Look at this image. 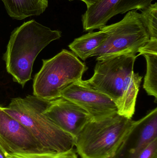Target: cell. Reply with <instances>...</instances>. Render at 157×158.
I'll return each mask as SVG.
<instances>
[{"mask_svg":"<svg viewBox=\"0 0 157 158\" xmlns=\"http://www.w3.org/2000/svg\"><path fill=\"white\" fill-rule=\"evenodd\" d=\"M138 52L140 54L137 56L145 54L157 55V39H149L147 43L139 49Z\"/></svg>","mask_w":157,"mask_h":158,"instance_id":"ac0fdd59","label":"cell"},{"mask_svg":"<svg viewBox=\"0 0 157 158\" xmlns=\"http://www.w3.org/2000/svg\"><path fill=\"white\" fill-rule=\"evenodd\" d=\"M42 113L61 130L75 138L91 119L84 110L62 97L49 101Z\"/></svg>","mask_w":157,"mask_h":158,"instance_id":"30bf717a","label":"cell"},{"mask_svg":"<svg viewBox=\"0 0 157 158\" xmlns=\"http://www.w3.org/2000/svg\"><path fill=\"white\" fill-rule=\"evenodd\" d=\"M49 102L28 95L12 98L8 106H0V108L24 125L46 152H62L74 148L75 138L42 113Z\"/></svg>","mask_w":157,"mask_h":158,"instance_id":"7a4b0ae2","label":"cell"},{"mask_svg":"<svg viewBox=\"0 0 157 158\" xmlns=\"http://www.w3.org/2000/svg\"><path fill=\"white\" fill-rule=\"evenodd\" d=\"M7 158H78L76 151L73 148L62 152H39V153H6Z\"/></svg>","mask_w":157,"mask_h":158,"instance_id":"2e32d148","label":"cell"},{"mask_svg":"<svg viewBox=\"0 0 157 158\" xmlns=\"http://www.w3.org/2000/svg\"><path fill=\"white\" fill-rule=\"evenodd\" d=\"M0 145L9 154L46 152L24 125L1 108Z\"/></svg>","mask_w":157,"mask_h":158,"instance_id":"ba28073f","label":"cell"},{"mask_svg":"<svg viewBox=\"0 0 157 158\" xmlns=\"http://www.w3.org/2000/svg\"><path fill=\"white\" fill-rule=\"evenodd\" d=\"M100 30L106 33L107 37L90 56H98L97 61L135 55L150 39L137 10L129 11L120 21L104 26Z\"/></svg>","mask_w":157,"mask_h":158,"instance_id":"8992f818","label":"cell"},{"mask_svg":"<svg viewBox=\"0 0 157 158\" xmlns=\"http://www.w3.org/2000/svg\"><path fill=\"white\" fill-rule=\"evenodd\" d=\"M6 152L0 145V158H7L6 155Z\"/></svg>","mask_w":157,"mask_h":158,"instance_id":"ffe728a7","label":"cell"},{"mask_svg":"<svg viewBox=\"0 0 157 158\" xmlns=\"http://www.w3.org/2000/svg\"><path fill=\"white\" fill-rule=\"evenodd\" d=\"M157 139V108L133 125L125 141L112 158L134 156Z\"/></svg>","mask_w":157,"mask_h":158,"instance_id":"8fae6325","label":"cell"},{"mask_svg":"<svg viewBox=\"0 0 157 158\" xmlns=\"http://www.w3.org/2000/svg\"><path fill=\"white\" fill-rule=\"evenodd\" d=\"M128 158H157V139L135 156Z\"/></svg>","mask_w":157,"mask_h":158,"instance_id":"e0dca14e","label":"cell"},{"mask_svg":"<svg viewBox=\"0 0 157 158\" xmlns=\"http://www.w3.org/2000/svg\"><path fill=\"white\" fill-rule=\"evenodd\" d=\"M88 69L74 54L66 50L50 59H42L41 69L33 80V95L48 101L60 98L65 88L82 80Z\"/></svg>","mask_w":157,"mask_h":158,"instance_id":"277c9868","label":"cell"},{"mask_svg":"<svg viewBox=\"0 0 157 158\" xmlns=\"http://www.w3.org/2000/svg\"><path fill=\"white\" fill-rule=\"evenodd\" d=\"M154 0H99L87 8L82 15L85 31L100 29L108 21L119 14L132 10H142L152 4Z\"/></svg>","mask_w":157,"mask_h":158,"instance_id":"9c48e42d","label":"cell"},{"mask_svg":"<svg viewBox=\"0 0 157 158\" xmlns=\"http://www.w3.org/2000/svg\"><path fill=\"white\" fill-rule=\"evenodd\" d=\"M8 15L13 19L22 20L42 14L49 0H2Z\"/></svg>","mask_w":157,"mask_h":158,"instance_id":"7c38bea8","label":"cell"},{"mask_svg":"<svg viewBox=\"0 0 157 158\" xmlns=\"http://www.w3.org/2000/svg\"><path fill=\"white\" fill-rule=\"evenodd\" d=\"M147 62V72L143 88L147 94L154 96L157 101V55L145 54Z\"/></svg>","mask_w":157,"mask_h":158,"instance_id":"5bb4252c","label":"cell"},{"mask_svg":"<svg viewBox=\"0 0 157 158\" xmlns=\"http://www.w3.org/2000/svg\"><path fill=\"white\" fill-rule=\"evenodd\" d=\"M69 1H73L74 0H68ZM78 1H81L84 3L86 5L87 8L91 6L96 3V2L99 1V0H78Z\"/></svg>","mask_w":157,"mask_h":158,"instance_id":"d6986e66","label":"cell"},{"mask_svg":"<svg viewBox=\"0 0 157 158\" xmlns=\"http://www.w3.org/2000/svg\"><path fill=\"white\" fill-rule=\"evenodd\" d=\"M61 33L34 19L16 28L3 56L6 71L13 81L24 87L31 79L33 64L39 54L51 42L60 39Z\"/></svg>","mask_w":157,"mask_h":158,"instance_id":"6da1fadb","label":"cell"},{"mask_svg":"<svg viewBox=\"0 0 157 158\" xmlns=\"http://www.w3.org/2000/svg\"><path fill=\"white\" fill-rule=\"evenodd\" d=\"M140 17L150 39H157V3L141 10Z\"/></svg>","mask_w":157,"mask_h":158,"instance_id":"9a60e30c","label":"cell"},{"mask_svg":"<svg viewBox=\"0 0 157 158\" xmlns=\"http://www.w3.org/2000/svg\"><path fill=\"white\" fill-rule=\"evenodd\" d=\"M135 55H122L97 61L91 78L84 81L111 98L121 115L129 89L138 73L134 72Z\"/></svg>","mask_w":157,"mask_h":158,"instance_id":"5b68a950","label":"cell"},{"mask_svg":"<svg viewBox=\"0 0 157 158\" xmlns=\"http://www.w3.org/2000/svg\"><path fill=\"white\" fill-rule=\"evenodd\" d=\"M107 37V34L101 30L89 31L75 39L68 47L76 56L85 61L102 44Z\"/></svg>","mask_w":157,"mask_h":158,"instance_id":"4fadbf2b","label":"cell"},{"mask_svg":"<svg viewBox=\"0 0 157 158\" xmlns=\"http://www.w3.org/2000/svg\"><path fill=\"white\" fill-rule=\"evenodd\" d=\"M61 97L81 107L93 120L103 118L118 112L117 106L110 98L92 88L82 79L65 88L62 92Z\"/></svg>","mask_w":157,"mask_h":158,"instance_id":"52a82bcc","label":"cell"},{"mask_svg":"<svg viewBox=\"0 0 157 158\" xmlns=\"http://www.w3.org/2000/svg\"><path fill=\"white\" fill-rule=\"evenodd\" d=\"M134 122L118 112L100 119H90L75 138L77 153L81 158L114 157Z\"/></svg>","mask_w":157,"mask_h":158,"instance_id":"3957f363","label":"cell"}]
</instances>
